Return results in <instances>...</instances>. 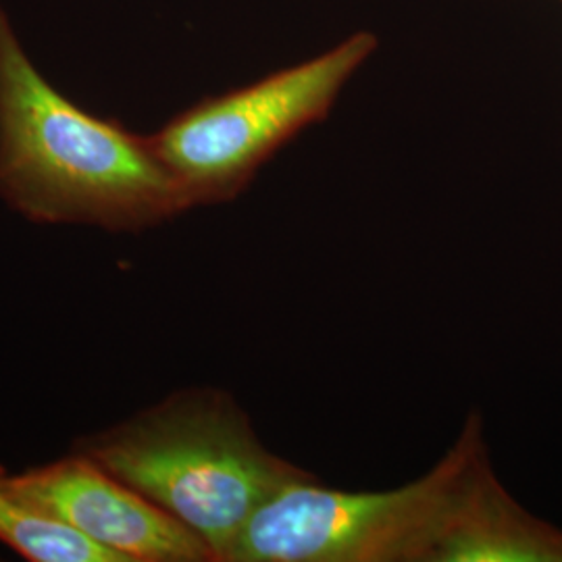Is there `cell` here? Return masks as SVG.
<instances>
[{"mask_svg": "<svg viewBox=\"0 0 562 562\" xmlns=\"http://www.w3.org/2000/svg\"><path fill=\"white\" fill-rule=\"evenodd\" d=\"M0 199L34 223L142 232L190 209L146 138L63 97L0 7Z\"/></svg>", "mask_w": 562, "mask_h": 562, "instance_id": "6da1fadb", "label": "cell"}, {"mask_svg": "<svg viewBox=\"0 0 562 562\" xmlns=\"http://www.w3.org/2000/svg\"><path fill=\"white\" fill-rule=\"evenodd\" d=\"M76 450L132 485L227 562L244 525L313 473L271 452L232 394L188 387Z\"/></svg>", "mask_w": 562, "mask_h": 562, "instance_id": "7a4b0ae2", "label": "cell"}, {"mask_svg": "<svg viewBox=\"0 0 562 562\" xmlns=\"http://www.w3.org/2000/svg\"><path fill=\"white\" fill-rule=\"evenodd\" d=\"M471 415L423 477L385 492L327 487L315 475L283 485L244 525L227 562H431L443 515L475 450Z\"/></svg>", "mask_w": 562, "mask_h": 562, "instance_id": "3957f363", "label": "cell"}, {"mask_svg": "<svg viewBox=\"0 0 562 562\" xmlns=\"http://www.w3.org/2000/svg\"><path fill=\"white\" fill-rule=\"evenodd\" d=\"M373 44L369 34L348 38L322 57L196 104L146 142L190 206L232 201L278 148L325 117Z\"/></svg>", "mask_w": 562, "mask_h": 562, "instance_id": "277c9868", "label": "cell"}, {"mask_svg": "<svg viewBox=\"0 0 562 562\" xmlns=\"http://www.w3.org/2000/svg\"><path fill=\"white\" fill-rule=\"evenodd\" d=\"M13 477L34 503L120 562H215L199 536L78 450Z\"/></svg>", "mask_w": 562, "mask_h": 562, "instance_id": "5b68a950", "label": "cell"}, {"mask_svg": "<svg viewBox=\"0 0 562 562\" xmlns=\"http://www.w3.org/2000/svg\"><path fill=\"white\" fill-rule=\"evenodd\" d=\"M431 562H562V531L506 492L482 443L450 498Z\"/></svg>", "mask_w": 562, "mask_h": 562, "instance_id": "8992f818", "label": "cell"}, {"mask_svg": "<svg viewBox=\"0 0 562 562\" xmlns=\"http://www.w3.org/2000/svg\"><path fill=\"white\" fill-rule=\"evenodd\" d=\"M0 542L32 562H120L41 504L0 467Z\"/></svg>", "mask_w": 562, "mask_h": 562, "instance_id": "52a82bcc", "label": "cell"}]
</instances>
